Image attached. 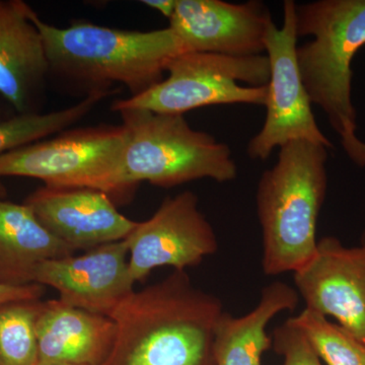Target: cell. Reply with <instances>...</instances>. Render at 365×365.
Wrapping results in <instances>:
<instances>
[{"label":"cell","mask_w":365,"mask_h":365,"mask_svg":"<svg viewBox=\"0 0 365 365\" xmlns=\"http://www.w3.org/2000/svg\"><path fill=\"white\" fill-rule=\"evenodd\" d=\"M125 242L134 283L146 279L157 268L195 267L218 250L215 230L192 191L165 198L150 218L137 223Z\"/></svg>","instance_id":"obj_9"},{"label":"cell","mask_w":365,"mask_h":365,"mask_svg":"<svg viewBox=\"0 0 365 365\" xmlns=\"http://www.w3.org/2000/svg\"><path fill=\"white\" fill-rule=\"evenodd\" d=\"M44 294V287L36 283L24 285V287L0 284V306L9 302L40 300Z\"/></svg>","instance_id":"obj_22"},{"label":"cell","mask_w":365,"mask_h":365,"mask_svg":"<svg viewBox=\"0 0 365 365\" xmlns=\"http://www.w3.org/2000/svg\"><path fill=\"white\" fill-rule=\"evenodd\" d=\"M126 127L125 181L132 188L143 182L173 188L200 179L234 181L237 167L227 144L190 126L184 115L148 110L119 112Z\"/></svg>","instance_id":"obj_5"},{"label":"cell","mask_w":365,"mask_h":365,"mask_svg":"<svg viewBox=\"0 0 365 365\" xmlns=\"http://www.w3.org/2000/svg\"><path fill=\"white\" fill-rule=\"evenodd\" d=\"M40 31L49 64V78L83 91L85 97L125 86L136 97L160 83L173 59L187 51L168 26L140 32L73 20L66 28L45 23L31 11ZM83 97V98H85Z\"/></svg>","instance_id":"obj_2"},{"label":"cell","mask_w":365,"mask_h":365,"mask_svg":"<svg viewBox=\"0 0 365 365\" xmlns=\"http://www.w3.org/2000/svg\"><path fill=\"white\" fill-rule=\"evenodd\" d=\"M300 76L312 104L325 113L341 138L354 135L357 113L352 101V61L365 45V0H318L297 4Z\"/></svg>","instance_id":"obj_4"},{"label":"cell","mask_w":365,"mask_h":365,"mask_svg":"<svg viewBox=\"0 0 365 365\" xmlns=\"http://www.w3.org/2000/svg\"><path fill=\"white\" fill-rule=\"evenodd\" d=\"M21 0H0V96L16 114L41 113L49 64L42 36Z\"/></svg>","instance_id":"obj_14"},{"label":"cell","mask_w":365,"mask_h":365,"mask_svg":"<svg viewBox=\"0 0 365 365\" xmlns=\"http://www.w3.org/2000/svg\"><path fill=\"white\" fill-rule=\"evenodd\" d=\"M16 115V111L13 109L11 105L0 96V121L9 119V118Z\"/></svg>","instance_id":"obj_25"},{"label":"cell","mask_w":365,"mask_h":365,"mask_svg":"<svg viewBox=\"0 0 365 365\" xmlns=\"http://www.w3.org/2000/svg\"><path fill=\"white\" fill-rule=\"evenodd\" d=\"M126 127L98 125L60 132L0 155V177L41 180L55 188H88L113 200L128 198L134 188L125 181Z\"/></svg>","instance_id":"obj_6"},{"label":"cell","mask_w":365,"mask_h":365,"mask_svg":"<svg viewBox=\"0 0 365 365\" xmlns=\"http://www.w3.org/2000/svg\"><path fill=\"white\" fill-rule=\"evenodd\" d=\"M113 93L114 91L91 93L78 104L59 111L16 114L0 121V155L67 130Z\"/></svg>","instance_id":"obj_18"},{"label":"cell","mask_w":365,"mask_h":365,"mask_svg":"<svg viewBox=\"0 0 365 365\" xmlns=\"http://www.w3.org/2000/svg\"><path fill=\"white\" fill-rule=\"evenodd\" d=\"M52 365H81V364H52Z\"/></svg>","instance_id":"obj_26"},{"label":"cell","mask_w":365,"mask_h":365,"mask_svg":"<svg viewBox=\"0 0 365 365\" xmlns=\"http://www.w3.org/2000/svg\"><path fill=\"white\" fill-rule=\"evenodd\" d=\"M292 321L326 365H365V343L326 317L304 309Z\"/></svg>","instance_id":"obj_20"},{"label":"cell","mask_w":365,"mask_h":365,"mask_svg":"<svg viewBox=\"0 0 365 365\" xmlns=\"http://www.w3.org/2000/svg\"><path fill=\"white\" fill-rule=\"evenodd\" d=\"M0 194H1V190H0Z\"/></svg>","instance_id":"obj_28"},{"label":"cell","mask_w":365,"mask_h":365,"mask_svg":"<svg viewBox=\"0 0 365 365\" xmlns=\"http://www.w3.org/2000/svg\"><path fill=\"white\" fill-rule=\"evenodd\" d=\"M41 300L0 306V365H37Z\"/></svg>","instance_id":"obj_19"},{"label":"cell","mask_w":365,"mask_h":365,"mask_svg":"<svg viewBox=\"0 0 365 365\" xmlns=\"http://www.w3.org/2000/svg\"><path fill=\"white\" fill-rule=\"evenodd\" d=\"M36 329L37 365H103L117 335L114 319L66 306L59 299L42 302Z\"/></svg>","instance_id":"obj_15"},{"label":"cell","mask_w":365,"mask_h":365,"mask_svg":"<svg viewBox=\"0 0 365 365\" xmlns=\"http://www.w3.org/2000/svg\"><path fill=\"white\" fill-rule=\"evenodd\" d=\"M222 300L176 271L135 292L112 314L116 340L103 365H215Z\"/></svg>","instance_id":"obj_1"},{"label":"cell","mask_w":365,"mask_h":365,"mask_svg":"<svg viewBox=\"0 0 365 365\" xmlns=\"http://www.w3.org/2000/svg\"><path fill=\"white\" fill-rule=\"evenodd\" d=\"M299 294L294 287L275 281L264 287L253 311L241 318L222 314L215 331L212 344L215 365H261L263 353L272 347L266 333L271 319L283 311H294Z\"/></svg>","instance_id":"obj_17"},{"label":"cell","mask_w":365,"mask_h":365,"mask_svg":"<svg viewBox=\"0 0 365 365\" xmlns=\"http://www.w3.org/2000/svg\"><path fill=\"white\" fill-rule=\"evenodd\" d=\"M272 341L274 350L283 357V365H324L292 319L274 330Z\"/></svg>","instance_id":"obj_21"},{"label":"cell","mask_w":365,"mask_h":365,"mask_svg":"<svg viewBox=\"0 0 365 365\" xmlns=\"http://www.w3.org/2000/svg\"><path fill=\"white\" fill-rule=\"evenodd\" d=\"M307 309L332 317L365 343V245L348 248L339 240H319L311 261L294 273Z\"/></svg>","instance_id":"obj_10"},{"label":"cell","mask_w":365,"mask_h":365,"mask_svg":"<svg viewBox=\"0 0 365 365\" xmlns=\"http://www.w3.org/2000/svg\"><path fill=\"white\" fill-rule=\"evenodd\" d=\"M74 251L42 225L32 209L0 199V284H34L38 266Z\"/></svg>","instance_id":"obj_16"},{"label":"cell","mask_w":365,"mask_h":365,"mask_svg":"<svg viewBox=\"0 0 365 365\" xmlns=\"http://www.w3.org/2000/svg\"><path fill=\"white\" fill-rule=\"evenodd\" d=\"M24 203L48 232L74 252L123 241L138 223L119 212L108 194L95 189L44 185Z\"/></svg>","instance_id":"obj_13"},{"label":"cell","mask_w":365,"mask_h":365,"mask_svg":"<svg viewBox=\"0 0 365 365\" xmlns=\"http://www.w3.org/2000/svg\"><path fill=\"white\" fill-rule=\"evenodd\" d=\"M362 244L365 245V234H364V241H362Z\"/></svg>","instance_id":"obj_27"},{"label":"cell","mask_w":365,"mask_h":365,"mask_svg":"<svg viewBox=\"0 0 365 365\" xmlns=\"http://www.w3.org/2000/svg\"><path fill=\"white\" fill-rule=\"evenodd\" d=\"M297 4L285 0L283 24L269 26L265 52L270 66L263 127L249 141L251 160H267L276 148L292 141H309L331 148L330 139L319 129L312 110V101L297 64Z\"/></svg>","instance_id":"obj_8"},{"label":"cell","mask_w":365,"mask_h":365,"mask_svg":"<svg viewBox=\"0 0 365 365\" xmlns=\"http://www.w3.org/2000/svg\"><path fill=\"white\" fill-rule=\"evenodd\" d=\"M341 144L348 158L360 168L365 167V143L356 134L341 138Z\"/></svg>","instance_id":"obj_23"},{"label":"cell","mask_w":365,"mask_h":365,"mask_svg":"<svg viewBox=\"0 0 365 365\" xmlns=\"http://www.w3.org/2000/svg\"><path fill=\"white\" fill-rule=\"evenodd\" d=\"M327 160L325 146L292 141L279 148L277 163L262 174L256 202L266 275L294 273L316 253L328 187Z\"/></svg>","instance_id":"obj_3"},{"label":"cell","mask_w":365,"mask_h":365,"mask_svg":"<svg viewBox=\"0 0 365 365\" xmlns=\"http://www.w3.org/2000/svg\"><path fill=\"white\" fill-rule=\"evenodd\" d=\"M126 242H110L85 253L45 261L34 283L54 288L66 306L111 318L134 292Z\"/></svg>","instance_id":"obj_11"},{"label":"cell","mask_w":365,"mask_h":365,"mask_svg":"<svg viewBox=\"0 0 365 365\" xmlns=\"http://www.w3.org/2000/svg\"><path fill=\"white\" fill-rule=\"evenodd\" d=\"M141 4L160 11L163 16L170 20L176 9L177 0H143Z\"/></svg>","instance_id":"obj_24"},{"label":"cell","mask_w":365,"mask_h":365,"mask_svg":"<svg viewBox=\"0 0 365 365\" xmlns=\"http://www.w3.org/2000/svg\"><path fill=\"white\" fill-rule=\"evenodd\" d=\"M269 79L270 66L264 54L239 57L186 52L170 61L160 83L136 97L115 101L111 109L184 115L207 106H264Z\"/></svg>","instance_id":"obj_7"},{"label":"cell","mask_w":365,"mask_h":365,"mask_svg":"<svg viewBox=\"0 0 365 365\" xmlns=\"http://www.w3.org/2000/svg\"><path fill=\"white\" fill-rule=\"evenodd\" d=\"M272 23L268 7L258 0H177L169 26L188 52L246 57L263 55Z\"/></svg>","instance_id":"obj_12"}]
</instances>
